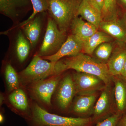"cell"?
<instances>
[{
    "label": "cell",
    "mask_w": 126,
    "mask_h": 126,
    "mask_svg": "<svg viewBox=\"0 0 126 126\" xmlns=\"http://www.w3.org/2000/svg\"><path fill=\"white\" fill-rule=\"evenodd\" d=\"M66 70L62 60L51 62L36 54L27 67L20 73L19 78L24 83L32 84L54 75L61 74Z\"/></svg>",
    "instance_id": "obj_1"
},
{
    "label": "cell",
    "mask_w": 126,
    "mask_h": 126,
    "mask_svg": "<svg viewBox=\"0 0 126 126\" xmlns=\"http://www.w3.org/2000/svg\"><path fill=\"white\" fill-rule=\"evenodd\" d=\"M66 70L72 69L77 72H83L97 76L106 85L111 84L112 77L109 73L107 64L92 58L82 52L69 56L63 60Z\"/></svg>",
    "instance_id": "obj_2"
},
{
    "label": "cell",
    "mask_w": 126,
    "mask_h": 126,
    "mask_svg": "<svg viewBox=\"0 0 126 126\" xmlns=\"http://www.w3.org/2000/svg\"><path fill=\"white\" fill-rule=\"evenodd\" d=\"M32 126H91L94 123L93 118L63 116L48 112L35 104L29 120Z\"/></svg>",
    "instance_id": "obj_3"
},
{
    "label": "cell",
    "mask_w": 126,
    "mask_h": 126,
    "mask_svg": "<svg viewBox=\"0 0 126 126\" xmlns=\"http://www.w3.org/2000/svg\"><path fill=\"white\" fill-rule=\"evenodd\" d=\"M47 12L61 31L66 32L77 16L81 0H47Z\"/></svg>",
    "instance_id": "obj_4"
},
{
    "label": "cell",
    "mask_w": 126,
    "mask_h": 126,
    "mask_svg": "<svg viewBox=\"0 0 126 126\" xmlns=\"http://www.w3.org/2000/svg\"><path fill=\"white\" fill-rule=\"evenodd\" d=\"M67 37L66 32L60 30L53 20L49 16L44 39L37 54L44 57L55 54L60 49Z\"/></svg>",
    "instance_id": "obj_5"
},
{
    "label": "cell",
    "mask_w": 126,
    "mask_h": 126,
    "mask_svg": "<svg viewBox=\"0 0 126 126\" xmlns=\"http://www.w3.org/2000/svg\"><path fill=\"white\" fill-rule=\"evenodd\" d=\"M100 96L97 100L94 109L93 118L94 122L102 121L116 111L113 88L111 84L106 85L102 90Z\"/></svg>",
    "instance_id": "obj_6"
},
{
    "label": "cell",
    "mask_w": 126,
    "mask_h": 126,
    "mask_svg": "<svg viewBox=\"0 0 126 126\" xmlns=\"http://www.w3.org/2000/svg\"><path fill=\"white\" fill-rule=\"evenodd\" d=\"M32 6L30 0H0V12L11 19L15 26L20 23Z\"/></svg>",
    "instance_id": "obj_7"
},
{
    "label": "cell",
    "mask_w": 126,
    "mask_h": 126,
    "mask_svg": "<svg viewBox=\"0 0 126 126\" xmlns=\"http://www.w3.org/2000/svg\"><path fill=\"white\" fill-rule=\"evenodd\" d=\"M73 77L76 94L78 95L97 92L102 90L106 86L102 79L90 74L77 72Z\"/></svg>",
    "instance_id": "obj_8"
},
{
    "label": "cell",
    "mask_w": 126,
    "mask_h": 126,
    "mask_svg": "<svg viewBox=\"0 0 126 126\" xmlns=\"http://www.w3.org/2000/svg\"><path fill=\"white\" fill-rule=\"evenodd\" d=\"M61 78V74H59L34 82L32 84V91L41 101L50 106L52 94Z\"/></svg>",
    "instance_id": "obj_9"
},
{
    "label": "cell",
    "mask_w": 126,
    "mask_h": 126,
    "mask_svg": "<svg viewBox=\"0 0 126 126\" xmlns=\"http://www.w3.org/2000/svg\"><path fill=\"white\" fill-rule=\"evenodd\" d=\"M83 43L74 35L67 37L60 49L55 54L42 58L51 62H56L65 56H74L82 52Z\"/></svg>",
    "instance_id": "obj_10"
},
{
    "label": "cell",
    "mask_w": 126,
    "mask_h": 126,
    "mask_svg": "<svg viewBox=\"0 0 126 126\" xmlns=\"http://www.w3.org/2000/svg\"><path fill=\"white\" fill-rule=\"evenodd\" d=\"M46 14V12L38 14L31 20L20 27L30 41L32 48H35L40 39Z\"/></svg>",
    "instance_id": "obj_11"
},
{
    "label": "cell",
    "mask_w": 126,
    "mask_h": 126,
    "mask_svg": "<svg viewBox=\"0 0 126 126\" xmlns=\"http://www.w3.org/2000/svg\"><path fill=\"white\" fill-rule=\"evenodd\" d=\"M76 94L73 76L70 75H66L60 80L56 94L57 101L60 108L64 110L67 108Z\"/></svg>",
    "instance_id": "obj_12"
},
{
    "label": "cell",
    "mask_w": 126,
    "mask_h": 126,
    "mask_svg": "<svg viewBox=\"0 0 126 126\" xmlns=\"http://www.w3.org/2000/svg\"><path fill=\"white\" fill-rule=\"evenodd\" d=\"M99 29L116 40L118 43L126 44V25L121 19L116 17L102 20Z\"/></svg>",
    "instance_id": "obj_13"
},
{
    "label": "cell",
    "mask_w": 126,
    "mask_h": 126,
    "mask_svg": "<svg viewBox=\"0 0 126 126\" xmlns=\"http://www.w3.org/2000/svg\"><path fill=\"white\" fill-rule=\"evenodd\" d=\"M11 29H16L15 34L14 35L12 43L11 44L12 48H13L18 61L21 63H24L29 55L32 47L20 28Z\"/></svg>",
    "instance_id": "obj_14"
},
{
    "label": "cell",
    "mask_w": 126,
    "mask_h": 126,
    "mask_svg": "<svg viewBox=\"0 0 126 126\" xmlns=\"http://www.w3.org/2000/svg\"><path fill=\"white\" fill-rule=\"evenodd\" d=\"M78 95L73 104L72 108L73 112L84 118L93 114L98 96L97 92Z\"/></svg>",
    "instance_id": "obj_15"
},
{
    "label": "cell",
    "mask_w": 126,
    "mask_h": 126,
    "mask_svg": "<svg viewBox=\"0 0 126 126\" xmlns=\"http://www.w3.org/2000/svg\"><path fill=\"white\" fill-rule=\"evenodd\" d=\"M116 112L122 115L126 113V79L121 75L112 76Z\"/></svg>",
    "instance_id": "obj_16"
},
{
    "label": "cell",
    "mask_w": 126,
    "mask_h": 126,
    "mask_svg": "<svg viewBox=\"0 0 126 126\" xmlns=\"http://www.w3.org/2000/svg\"><path fill=\"white\" fill-rule=\"evenodd\" d=\"M126 59V44L118 43V46L112 52L107 63L112 76L121 75Z\"/></svg>",
    "instance_id": "obj_17"
},
{
    "label": "cell",
    "mask_w": 126,
    "mask_h": 126,
    "mask_svg": "<svg viewBox=\"0 0 126 126\" xmlns=\"http://www.w3.org/2000/svg\"><path fill=\"white\" fill-rule=\"evenodd\" d=\"M99 29V25L102 21L101 12L98 10L90 0H81L79 4L77 16Z\"/></svg>",
    "instance_id": "obj_18"
},
{
    "label": "cell",
    "mask_w": 126,
    "mask_h": 126,
    "mask_svg": "<svg viewBox=\"0 0 126 126\" xmlns=\"http://www.w3.org/2000/svg\"><path fill=\"white\" fill-rule=\"evenodd\" d=\"M72 34L83 43L98 31V29L91 23L83 20L81 17L76 16L70 26Z\"/></svg>",
    "instance_id": "obj_19"
},
{
    "label": "cell",
    "mask_w": 126,
    "mask_h": 126,
    "mask_svg": "<svg viewBox=\"0 0 126 126\" xmlns=\"http://www.w3.org/2000/svg\"><path fill=\"white\" fill-rule=\"evenodd\" d=\"M113 38L103 31H97L83 43L82 53L92 55L95 49L102 43L110 42Z\"/></svg>",
    "instance_id": "obj_20"
},
{
    "label": "cell",
    "mask_w": 126,
    "mask_h": 126,
    "mask_svg": "<svg viewBox=\"0 0 126 126\" xmlns=\"http://www.w3.org/2000/svg\"><path fill=\"white\" fill-rule=\"evenodd\" d=\"M9 100L13 106L20 112L21 115L30 120L31 116L27 112L28 102L24 92L21 89L14 90L9 96Z\"/></svg>",
    "instance_id": "obj_21"
},
{
    "label": "cell",
    "mask_w": 126,
    "mask_h": 126,
    "mask_svg": "<svg viewBox=\"0 0 126 126\" xmlns=\"http://www.w3.org/2000/svg\"><path fill=\"white\" fill-rule=\"evenodd\" d=\"M4 73L9 90L11 92H13L19 88V76L11 64L6 63L5 67Z\"/></svg>",
    "instance_id": "obj_22"
},
{
    "label": "cell",
    "mask_w": 126,
    "mask_h": 126,
    "mask_svg": "<svg viewBox=\"0 0 126 126\" xmlns=\"http://www.w3.org/2000/svg\"><path fill=\"white\" fill-rule=\"evenodd\" d=\"M33 7V12L31 15L26 20L24 21L15 26L12 27H20L23 25L31 20L38 14L47 11L48 8L47 0H30Z\"/></svg>",
    "instance_id": "obj_23"
},
{
    "label": "cell",
    "mask_w": 126,
    "mask_h": 126,
    "mask_svg": "<svg viewBox=\"0 0 126 126\" xmlns=\"http://www.w3.org/2000/svg\"><path fill=\"white\" fill-rule=\"evenodd\" d=\"M112 50L113 46L111 43L109 42L104 43L97 47L93 53L94 54L97 60L106 63L112 54Z\"/></svg>",
    "instance_id": "obj_24"
},
{
    "label": "cell",
    "mask_w": 126,
    "mask_h": 126,
    "mask_svg": "<svg viewBox=\"0 0 126 126\" xmlns=\"http://www.w3.org/2000/svg\"><path fill=\"white\" fill-rule=\"evenodd\" d=\"M122 115L115 112L108 117L97 123L96 126H117Z\"/></svg>",
    "instance_id": "obj_25"
},
{
    "label": "cell",
    "mask_w": 126,
    "mask_h": 126,
    "mask_svg": "<svg viewBox=\"0 0 126 126\" xmlns=\"http://www.w3.org/2000/svg\"><path fill=\"white\" fill-rule=\"evenodd\" d=\"M116 4V0H104L102 14L104 13L108 15L114 16L113 14L114 13V10H115Z\"/></svg>",
    "instance_id": "obj_26"
},
{
    "label": "cell",
    "mask_w": 126,
    "mask_h": 126,
    "mask_svg": "<svg viewBox=\"0 0 126 126\" xmlns=\"http://www.w3.org/2000/svg\"><path fill=\"white\" fill-rule=\"evenodd\" d=\"M94 5L97 8L102 15L104 7V0H90Z\"/></svg>",
    "instance_id": "obj_27"
},
{
    "label": "cell",
    "mask_w": 126,
    "mask_h": 126,
    "mask_svg": "<svg viewBox=\"0 0 126 126\" xmlns=\"http://www.w3.org/2000/svg\"><path fill=\"white\" fill-rule=\"evenodd\" d=\"M117 126H126V113L122 116L119 119Z\"/></svg>",
    "instance_id": "obj_28"
},
{
    "label": "cell",
    "mask_w": 126,
    "mask_h": 126,
    "mask_svg": "<svg viewBox=\"0 0 126 126\" xmlns=\"http://www.w3.org/2000/svg\"><path fill=\"white\" fill-rule=\"evenodd\" d=\"M121 75L126 79V59Z\"/></svg>",
    "instance_id": "obj_29"
},
{
    "label": "cell",
    "mask_w": 126,
    "mask_h": 126,
    "mask_svg": "<svg viewBox=\"0 0 126 126\" xmlns=\"http://www.w3.org/2000/svg\"><path fill=\"white\" fill-rule=\"evenodd\" d=\"M121 19L122 20H123V22L124 23V24H125L126 25V12H124L123 16L122 17Z\"/></svg>",
    "instance_id": "obj_30"
},
{
    "label": "cell",
    "mask_w": 126,
    "mask_h": 126,
    "mask_svg": "<svg viewBox=\"0 0 126 126\" xmlns=\"http://www.w3.org/2000/svg\"><path fill=\"white\" fill-rule=\"evenodd\" d=\"M4 121V117L3 115L1 113L0 115V123H2Z\"/></svg>",
    "instance_id": "obj_31"
},
{
    "label": "cell",
    "mask_w": 126,
    "mask_h": 126,
    "mask_svg": "<svg viewBox=\"0 0 126 126\" xmlns=\"http://www.w3.org/2000/svg\"><path fill=\"white\" fill-rule=\"evenodd\" d=\"M120 1L123 5L126 8V0H120Z\"/></svg>",
    "instance_id": "obj_32"
},
{
    "label": "cell",
    "mask_w": 126,
    "mask_h": 126,
    "mask_svg": "<svg viewBox=\"0 0 126 126\" xmlns=\"http://www.w3.org/2000/svg\"></svg>",
    "instance_id": "obj_33"
}]
</instances>
